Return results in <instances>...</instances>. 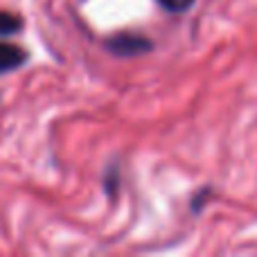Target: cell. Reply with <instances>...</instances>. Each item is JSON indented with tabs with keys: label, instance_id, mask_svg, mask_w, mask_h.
Returning <instances> with one entry per match:
<instances>
[{
	"label": "cell",
	"instance_id": "obj_1",
	"mask_svg": "<svg viewBox=\"0 0 257 257\" xmlns=\"http://www.w3.org/2000/svg\"><path fill=\"white\" fill-rule=\"evenodd\" d=\"M106 48L111 50L115 57L128 59V57L145 54L147 50H151V43H149V39L138 36V34H117V36H111V39H108Z\"/></svg>",
	"mask_w": 257,
	"mask_h": 257
},
{
	"label": "cell",
	"instance_id": "obj_2",
	"mask_svg": "<svg viewBox=\"0 0 257 257\" xmlns=\"http://www.w3.org/2000/svg\"><path fill=\"white\" fill-rule=\"evenodd\" d=\"M25 61H27V52L21 45L0 41V75L18 70L21 66H25Z\"/></svg>",
	"mask_w": 257,
	"mask_h": 257
},
{
	"label": "cell",
	"instance_id": "obj_3",
	"mask_svg": "<svg viewBox=\"0 0 257 257\" xmlns=\"http://www.w3.org/2000/svg\"><path fill=\"white\" fill-rule=\"evenodd\" d=\"M23 30V18L12 12H0V36H12Z\"/></svg>",
	"mask_w": 257,
	"mask_h": 257
},
{
	"label": "cell",
	"instance_id": "obj_4",
	"mask_svg": "<svg viewBox=\"0 0 257 257\" xmlns=\"http://www.w3.org/2000/svg\"><path fill=\"white\" fill-rule=\"evenodd\" d=\"M158 5L172 14H181V12H187L194 5V0H158Z\"/></svg>",
	"mask_w": 257,
	"mask_h": 257
}]
</instances>
